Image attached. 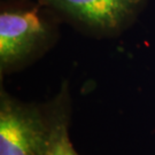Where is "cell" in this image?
Listing matches in <instances>:
<instances>
[{
	"label": "cell",
	"instance_id": "1",
	"mask_svg": "<svg viewBox=\"0 0 155 155\" xmlns=\"http://www.w3.org/2000/svg\"><path fill=\"white\" fill-rule=\"evenodd\" d=\"M55 123L7 101L0 109V155H46Z\"/></svg>",
	"mask_w": 155,
	"mask_h": 155
},
{
	"label": "cell",
	"instance_id": "4",
	"mask_svg": "<svg viewBox=\"0 0 155 155\" xmlns=\"http://www.w3.org/2000/svg\"><path fill=\"white\" fill-rule=\"evenodd\" d=\"M46 155H79L69 138L67 123L58 121L52 134L51 145Z\"/></svg>",
	"mask_w": 155,
	"mask_h": 155
},
{
	"label": "cell",
	"instance_id": "3",
	"mask_svg": "<svg viewBox=\"0 0 155 155\" xmlns=\"http://www.w3.org/2000/svg\"><path fill=\"white\" fill-rule=\"evenodd\" d=\"M99 28H115L140 0H40Z\"/></svg>",
	"mask_w": 155,
	"mask_h": 155
},
{
	"label": "cell",
	"instance_id": "2",
	"mask_svg": "<svg viewBox=\"0 0 155 155\" xmlns=\"http://www.w3.org/2000/svg\"><path fill=\"white\" fill-rule=\"evenodd\" d=\"M44 24L32 11L2 12L0 15V62L6 66L22 58L43 37Z\"/></svg>",
	"mask_w": 155,
	"mask_h": 155
}]
</instances>
